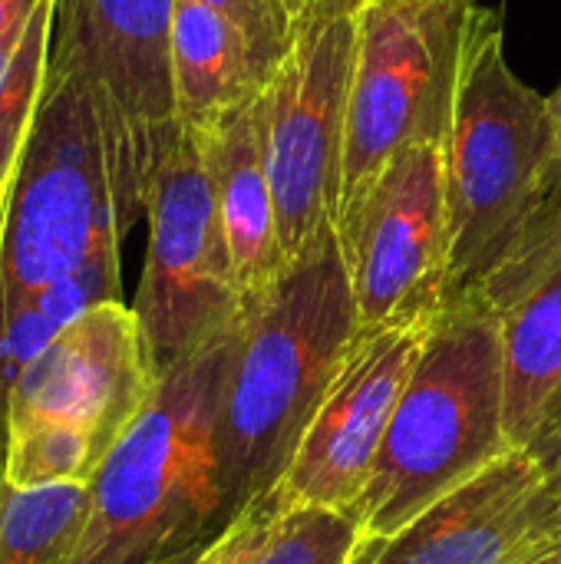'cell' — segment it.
Here are the masks:
<instances>
[{
	"instance_id": "ffe728a7",
	"label": "cell",
	"mask_w": 561,
	"mask_h": 564,
	"mask_svg": "<svg viewBox=\"0 0 561 564\" xmlns=\"http://www.w3.org/2000/svg\"><path fill=\"white\" fill-rule=\"evenodd\" d=\"M53 17L56 0H40L26 20L20 46L0 83V185H10L20 149L30 135L40 96L46 89L50 50H53Z\"/></svg>"
},
{
	"instance_id": "8992f818",
	"label": "cell",
	"mask_w": 561,
	"mask_h": 564,
	"mask_svg": "<svg viewBox=\"0 0 561 564\" xmlns=\"http://www.w3.org/2000/svg\"><path fill=\"white\" fill-rule=\"evenodd\" d=\"M483 7L476 0H360L347 99L341 212H350L407 145L446 142L466 56Z\"/></svg>"
},
{
	"instance_id": "ac0fdd59",
	"label": "cell",
	"mask_w": 561,
	"mask_h": 564,
	"mask_svg": "<svg viewBox=\"0 0 561 564\" xmlns=\"http://www.w3.org/2000/svg\"><path fill=\"white\" fill-rule=\"evenodd\" d=\"M360 542L354 512L248 506V539L238 564H347Z\"/></svg>"
},
{
	"instance_id": "277c9868",
	"label": "cell",
	"mask_w": 561,
	"mask_h": 564,
	"mask_svg": "<svg viewBox=\"0 0 561 564\" xmlns=\"http://www.w3.org/2000/svg\"><path fill=\"white\" fill-rule=\"evenodd\" d=\"M513 449L503 324L483 301H450L393 410L374 476L350 509L360 539H387Z\"/></svg>"
},
{
	"instance_id": "5bb4252c",
	"label": "cell",
	"mask_w": 561,
	"mask_h": 564,
	"mask_svg": "<svg viewBox=\"0 0 561 564\" xmlns=\"http://www.w3.org/2000/svg\"><path fill=\"white\" fill-rule=\"evenodd\" d=\"M506 350V430L513 446L561 436V208L532 248L483 294Z\"/></svg>"
},
{
	"instance_id": "5b68a950",
	"label": "cell",
	"mask_w": 561,
	"mask_h": 564,
	"mask_svg": "<svg viewBox=\"0 0 561 564\" xmlns=\"http://www.w3.org/2000/svg\"><path fill=\"white\" fill-rule=\"evenodd\" d=\"M109 155L93 93L73 69L50 66L30 135L7 185L0 235V311L122 251Z\"/></svg>"
},
{
	"instance_id": "30bf717a",
	"label": "cell",
	"mask_w": 561,
	"mask_h": 564,
	"mask_svg": "<svg viewBox=\"0 0 561 564\" xmlns=\"http://www.w3.org/2000/svg\"><path fill=\"white\" fill-rule=\"evenodd\" d=\"M360 330L436 317L450 294L443 149L397 152L367 195L337 218Z\"/></svg>"
},
{
	"instance_id": "4316f807",
	"label": "cell",
	"mask_w": 561,
	"mask_h": 564,
	"mask_svg": "<svg viewBox=\"0 0 561 564\" xmlns=\"http://www.w3.org/2000/svg\"><path fill=\"white\" fill-rule=\"evenodd\" d=\"M529 564H561V545L555 549H549V552H542L539 558H532Z\"/></svg>"
},
{
	"instance_id": "3957f363",
	"label": "cell",
	"mask_w": 561,
	"mask_h": 564,
	"mask_svg": "<svg viewBox=\"0 0 561 564\" xmlns=\"http://www.w3.org/2000/svg\"><path fill=\"white\" fill-rule=\"evenodd\" d=\"M238 321L169 370L116 440L89 482V516L69 564L162 562L235 522L222 489L218 406Z\"/></svg>"
},
{
	"instance_id": "603a6c76",
	"label": "cell",
	"mask_w": 561,
	"mask_h": 564,
	"mask_svg": "<svg viewBox=\"0 0 561 564\" xmlns=\"http://www.w3.org/2000/svg\"><path fill=\"white\" fill-rule=\"evenodd\" d=\"M245 539H248V509L212 542V549L202 555L198 564H238V555L245 549Z\"/></svg>"
},
{
	"instance_id": "f1b7e54d",
	"label": "cell",
	"mask_w": 561,
	"mask_h": 564,
	"mask_svg": "<svg viewBox=\"0 0 561 564\" xmlns=\"http://www.w3.org/2000/svg\"><path fill=\"white\" fill-rule=\"evenodd\" d=\"M3 208H7V185H0V235H3Z\"/></svg>"
},
{
	"instance_id": "cb8c5ba5",
	"label": "cell",
	"mask_w": 561,
	"mask_h": 564,
	"mask_svg": "<svg viewBox=\"0 0 561 564\" xmlns=\"http://www.w3.org/2000/svg\"><path fill=\"white\" fill-rule=\"evenodd\" d=\"M40 0H0V36L20 23L30 20V13L36 10Z\"/></svg>"
},
{
	"instance_id": "4fadbf2b",
	"label": "cell",
	"mask_w": 561,
	"mask_h": 564,
	"mask_svg": "<svg viewBox=\"0 0 561 564\" xmlns=\"http://www.w3.org/2000/svg\"><path fill=\"white\" fill-rule=\"evenodd\" d=\"M159 380L136 311L109 301L63 327L26 364L7 393L3 420L76 423L109 453Z\"/></svg>"
},
{
	"instance_id": "52a82bcc",
	"label": "cell",
	"mask_w": 561,
	"mask_h": 564,
	"mask_svg": "<svg viewBox=\"0 0 561 564\" xmlns=\"http://www.w3.org/2000/svg\"><path fill=\"white\" fill-rule=\"evenodd\" d=\"M175 0H56L50 66L93 93L122 238L145 215L152 182L182 139L172 93Z\"/></svg>"
},
{
	"instance_id": "484cf974",
	"label": "cell",
	"mask_w": 561,
	"mask_h": 564,
	"mask_svg": "<svg viewBox=\"0 0 561 564\" xmlns=\"http://www.w3.org/2000/svg\"><path fill=\"white\" fill-rule=\"evenodd\" d=\"M278 3H281V10L294 20V26H298V20H301V13H304L308 0H278Z\"/></svg>"
},
{
	"instance_id": "e0dca14e",
	"label": "cell",
	"mask_w": 561,
	"mask_h": 564,
	"mask_svg": "<svg viewBox=\"0 0 561 564\" xmlns=\"http://www.w3.org/2000/svg\"><path fill=\"white\" fill-rule=\"evenodd\" d=\"M89 499V482L40 489L0 482V564H69Z\"/></svg>"
},
{
	"instance_id": "4dcf8cb0",
	"label": "cell",
	"mask_w": 561,
	"mask_h": 564,
	"mask_svg": "<svg viewBox=\"0 0 561 564\" xmlns=\"http://www.w3.org/2000/svg\"><path fill=\"white\" fill-rule=\"evenodd\" d=\"M552 443H561V436H559V440H552Z\"/></svg>"
},
{
	"instance_id": "83f0119b",
	"label": "cell",
	"mask_w": 561,
	"mask_h": 564,
	"mask_svg": "<svg viewBox=\"0 0 561 564\" xmlns=\"http://www.w3.org/2000/svg\"><path fill=\"white\" fill-rule=\"evenodd\" d=\"M552 99V109H555V122H559V139H561V86L555 89V96H549Z\"/></svg>"
},
{
	"instance_id": "d6986e66",
	"label": "cell",
	"mask_w": 561,
	"mask_h": 564,
	"mask_svg": "<svg viewBox=\"0 0 561 564\" xmlns=\"http://www.w3.org/2000/svg\"><path fill=\"white\" fill-rule=\"evenodd\" d=\"M109 453L76 423L3 420L0 482L17 489L93 482Z\"/></svg>"
},
{
	"instance_id": "f546056e",
	"label": "cell",
	"mask_w": 561,
	"mask_h": 564,
	"mask_svg": "<svg viewBox=\"0 0 561 564\" xmlns=\"http://www.w3.org/2000/svg\"><path fill=\"white\" fill-rule=\"evenodd\" d=\"M308 3H311V0H308ZM350 3H360V0H350Z\"/></svg>"
},
{
	"instance_id": "44dd1931",
	"label": "cell",
	"mask_w": 561,
	"mask_h": 564,
	"mask_svg": "<svg viewBox=\"0 0 561 564\" xmlns=\"http://www.w3.org/2000/svg\"><path fill=\"white\" fill-rule=\"evenodd\" d=\"M218 10L248 43L258 69L271 79L274 66L284 59L294 40V20L281 10L278 0H202Z\"/></svg>"
},
{
	"instance_id": "6da1fadb",
	"label": "cell",
	"mask_w": 561,
	"mask_h": 564,
	"mask_svg": "<svg viewBox=\"0 0 561 564\" xmlns=\"http://www.w3.org/2000/svg\"><path fill=\"white\" fill-rule=\"evenodd\" d=\"M357 334L341 235L327 225L261 301L241 307L218 406V466L231 519L271 496Z\"/></svg>"
},
{
	"instance_id": "7c38bea8",
	"label": "cell",
	"mask_w": 561,
	"mask_h": 564,
	"mask_svg": "<svg viewBox=\"0 0 561 564\" xmlns=\"http://www.w3.org/2000/svg\"><path fill=\"white\" fill-rule=\"evenodd\" d=\"M433 321H403L354 337L284 476L265 496L274 509L350 512L360 502Z\"/></svg>"
},
{
	"instance_id": "9a60e30c",
	"label": "cell",
	"mask_w": 561,
	"mask_h": 564,
	"mask_svg": "<svg viewBox=\"0 0 561 564\" xmlns=\"http://www.w3.org/2000/svg\"><path fill=\"white\" fill-rule=\"evenodd\" d=\"M192 142L205 159L218 218L231 251L238 297L241 307H248L261 301L288 268L281 254L278 205L261 145V96L231 109Z\"/></svg>"
},
{
	"instance_id": "7a4b0ae2",
	"label": "cell",
	"mask_w": 561,
	"mask_h": 564,
	"mask_svg": "<svg viewBox=\"0 0 561 564\" xmlns=\"http://www.w3.org/2000/svg\"><path fill=\"white\" fill-rule=\"evenodd\" d=\"M450 301L483 297L561 208V139L552 99L506 59L496 10H483L443 142Z\"/></svg>"
},
{
	"instance_id": "ba28073f",
	"label": "cell",
	"mask_w": 561,
	"mask_h": 564,
	"mask_svg": "<svg viewBox=\"0 0 561 564\" xmlns=\"http://www.w3.org/2000/svg\"><path fill=\"white\" fill-rule=\"evenodd\" d=\"M354 43L357 3L311 0L261 89V145L284 264L337 225Z\"/></svg>"
},
{
	"instance_id": "7402d4cb",
	"label": "cell",
	"mask_w": 561,
	"mask_h": 564,
	"mask_svg": "<svg viewBox=\"0 0 561 564\" xmlns=\"http://www.w3.org/2000/svg\"><path fill=\"white\" fill-rule=\"evenodd\" d=\"M60 334V327L46 317V311L30 297L10 311H0V413L7 393L26 370V364Z\"/></svg>"
},
{
	"instance_id": "9c48e42d",
	"label": "cell",
	"mask_w": 561,
	"mask_h": 564,
	"mask_svg": "<svg viewBox=\"0 0 561 564\" xmlns=\"http://www.w3.org/2000/svg\"><path fill=\"white\" fill-rule=\"evenodd\" d=\"M145 218L149 248L132 311L149 360L165 377L241 317L212 178L185 132L152 182Z\"/></svg>"
},
{
	"instance_id": "2e32d148",
	"label": "cell",
	"mask_w": 561,
	"mask_h": 564,
	"mask_svg": "<svg viewBox=\"0 0 561 564\" xmlns=\"http://www.w3.org/2000/svg\"><path fill=\"white\" fill-rule=\"evenodd\" d=\"M245 36L208 3L175 0L172 13V93L185 135H205L231 109L265 89Z\"/></svg>"
},
{
	"instance_id": "8fae6325",
	"label": "cell",
	"mask_w": 561,
	"mask_h": 564,
	"mask_svg": "<svg viewBox=\"0 0 561 564\" xmlns=\"http://www.w3.org/2000/svg\"><path fill=\"white\" fill-rule=\"evenodd\" d=\"M561 545V443L513 446L347 564H529Z\"/></svg>"
},
{
	"instance_id": "d4e9b609",
	"label": "cell",
	"mask_w": 561,
	"mask_h": 564,
	"mask_svg": "<svg viewBox=\"0 0 561 564\" xmlns=\"http://www.w3.org/2000/svg\"><path fill=\"white\" fill-rule=\"evenodd\" d=\"M212 542H215V539H212ZM212 542H198V545H192V549H182V552H175V555H169V558L152 564H198L202 562V555L212 549Z\"/></svg>"
}]
</instances>
